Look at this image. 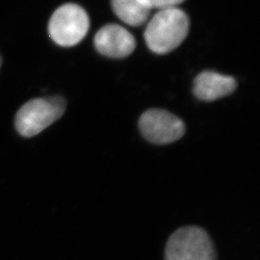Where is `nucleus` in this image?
Returning <instances> with one entry per match:
<instances>
[{
  "label": "nucleus",
  "mask_w": 260,
  "mask_h": 260,
  "mask_svg": "<svg viewBox=\"0 0 260 260\" xmlns=\"http://www.w3.org/2000/svg\"><path fill=\"white\" fill-rule=\"evenodd\" d=\"M139 128L145 139L155 145H167L180 139L185 124L178 117L161 109L145 112L139 120Z\"/></svg>",
  "instance_id": "39448f33"
},
{
  "label": "nucleus",
  "mask_w": 260,
  "mask_h": 260,
  "mask_svg": "<svg viewBox=\"0 0 260 260\" xmlns=\"http://www.w3.org/2000/svg\"><path fill=\"white\" fill-rule=\"evenodd\" d=\"M236 86V81L232 76L204 72L196 77L193 92L199 100L212 102L233 93Z\"/></svg>",
  "instance_id": "0eeeda50"
},
{
  "label": "nucleus",
  "mask_w": 260,
  "mask_h": 260,
  "mask_svg": "<svg viewBox=\"0 0 260 260\" xmlns=\"http://www.w3.org/2000/svg\"><path fill=\"white\" fill-rule=\"evenodd\" d=\"M65 100L49 96L29 101L19 109L15 125L23 137H33L59 120L66 110Z\"/></svg>",
  "instance_id": "f03ea898"
},
{
  "label": "nucleus",
  "mask_w": 260,
  "mask_h": 260,
  "mask_svg": "<svg viewBox=\"0 0 260 260\" xmlns=\"http://www.w3.org/2000/svg\"><path fill=\"white\" fill-rule=\"evenodd\" d=\"M149 9H168L174 8L184 0H141Z\"/></svg>",
  "instance_id": "1a4fd4ad"
},
{
  "label": "nucleus",
  "mask_w": 260,
  "mask_h": 260,
  "mask_svg": "<svg viewBox=\"0 0 260 260\" xmlns=\"http://www.w3.org/2000/svg\"><path fill=\"white\" fill-rule=\"evenodd\" d=\"M119 19L131 26H141L149 19L150 11L141 0H111Z\"/></svg>",
  "instance_id": "6e6552de"
},
{
  "label": "nucleus",
  "mask_w": 260,
  "mask_h": 260,
  "mask_svg": "<svg viewBox=\"0 0 260 260\" xmlns=\"http://www.w3.org/2000/svg\"><path fill=\"white\" fill-rule=\"evenodd\" d=\"M94 47L106 57L124 58L129 56L136 47V41L126 29L118 24H107L94 36Z\"/></svg>",
  "instance_id": "423d86ee"
},
{
  "label": "nucleus",
  "mask_w": 260,
  "mask_h": 260,
  "mask_svg": "<svg viewBox=\"0 0 260 260\" xmlns=\"http://www.w3.org/2000/svg\"><path fill=\"white\" fill-rule=\"evenodd\" d=\"M189 31V19L177 7L159 10L149 20L145 30V41L149 49L157 54H166L176 49Z\"/></svg>",
  "instance_id": "f257e3e1"
},
{
  "label": "nucleus",
  "mask_w": 260,
  "mask_h": 260,
  "mask_svg": "<svg viewBox=\"0 0 260 260\" xmlns=\"http://www.w3.org/2000/svg\"><path fill=\"white\" fill-rule=\"evenodd\" d=\"M1 64H2V59H1V57H0V67H1Z\"/></svg>",
  "instance_id": "9d476101"
},
{
  "label": "nucleus",
  "mask_w": 260,
  "mask_h": 260,
  "mask_svg": "<svg viewBox=\"0 0 260 260\" xmlns=\"http://www.w3.org/2000/svg\"><path fill=\"white\" fill-rule=\"evenodd\" d=\"M166 260H217L213 242L205 230L185 226L168 240Z\"/></svg>",
  "instance_id": "7ed1b4c3"
},
{
  "label": "nucleus",
  "mask_w": 260,
  "mask_h": 260,
  "mask_svg": "<svg viewBox=\"0 0 260 260\" xmlns=\"http://www.w3.org/2000/svg\"><path fill=\"white\" fill-rule=\"evenodd\" d=\"M90 19L86 11L74 3L62 5L53 13L48 23L52 41L61 47H74L87 35Z\"/></svg>",
  "instance_id": "20e7f679"
}]
</instances>
